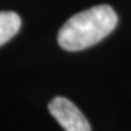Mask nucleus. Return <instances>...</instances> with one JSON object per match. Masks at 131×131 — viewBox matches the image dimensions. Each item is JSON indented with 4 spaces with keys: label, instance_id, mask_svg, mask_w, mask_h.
Listing matches in <instances>:
<instances>
[{
    "label": "nucleus",
    "instance_id": "nucleus-1",
    "mask_svg": "<svg viewBox=\"0 0 131 131\" xmlns=\"http://www.w3.org/2000/svg\"><path fill=\"white\" fill-rule=\"evenodd\" d=\"M117 23L118 16L109 5H97L72 16L58 30L57 41L67 51H80L104 39Z\"/></svg>",
    "mask_w": 131,
    "mask_h": 131
},
{
    "label": "nucleus",
    "instance_id": "nucleus-2",
    "mask_svg": "<svg viewBox=\"0 0 131 131\" xmlns=\"http://www.w3.org/2000/svg\"><path fill=\"white\" fill-rule=\"evenodd\" d=\"M49 111L66 131H91L88 119L68 98L55 97L49 103Z\"/></svg>",
    "mask_w": 131,
    "mask_h": 131
},
{
    "label": "nucleus",
    "instance_id": "nucleus-3",
    "mask_svg": "<svg viewBox=\"0 0 131 131\" xmlns=\"http://www.w3.org/2000/svg\"><path fill=\"white\" fill-rule=\"evenodd\" d=\"M21 23V17L16 12L0 11V46L18 33Z\"/></svg>",
    "mask_w": 131,
    "mask_h": 131
}]
</instances>
